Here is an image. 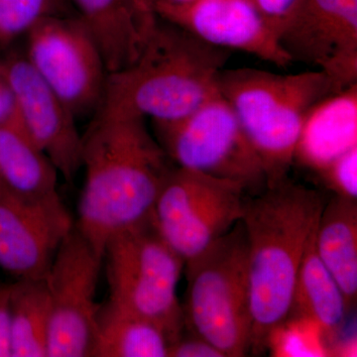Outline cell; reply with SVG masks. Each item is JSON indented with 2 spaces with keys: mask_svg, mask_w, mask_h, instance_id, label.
<instances>
[{
  "mask_svg": "<svg viewBox=\"0 0 357 357\" xmlns=\"http://www.w3.org/2000/svg\"><path fill=\"white\" fill-rule=\"evenodd\" d=\"M102 264V253L75 223L45 277L51 303L47 357H91Z\"/></svg>",
  "mask_w": 357,
  "mask_h": 357,
  "instance_id": "30bf717a",
  "label": "cell"
},
{
  "mask_svg": "<svg viewBox=\"0 0 357 357\" xmlns=\"http://www.w3.org/2000/svg\"><path fill=\"white\" fill-rule=\"evenodd\" d=\"M9 285L13 357H47L51 303L46 279Z\"/></svg>",
  "mask_w": 357,
  "mask_h": 357,
  "instance_id": "44dd1931",
  "label": "cell"
},
{
  "mask_svg": "<svg viewBox=\"0 0 357 357\" xmlns=\"http://www.w3.org/2000/svg\"><path fill=\"white\" fill-rule=\"evenodd\" d=\"M0 77L13 91L18 121L30 139L67 182H74L82 169L83 148L76 116L25 56L0 61Z\"/></svg>",
  "mask_w": 357,
  "mask_h": 357,
  "instance_id": "7c38bea8",
  "label": "cell"
},
{
  "mask_svg": "<svg viewBox=\"0 0 357 357\" xmlns=\"http://www.w3.org/2000/svg\"><path fill=\"white\" fill-rule=\"evenodd\" d=\"M17 115L15 98L8 84L0 77V124L10 121Z\"/></svg>",
  "mask_w": 357,
  "mask_h": 357,
  "instance_id": "83f0119b",
  "label": "cell"
},
{
  "mask_svg": "<svg viewBox=\"0 0 357 357\" xmlns=\"http://www.w3.org/2000/svg\"><path fill=\"white\" fill-rule=\"evenodd\" d=\"M145 119L102 103L82 135L86 178L75 223L102 256L115 234L151 222L157 197L175 167Z\"/></svg>",
  "mask_w": 357,
  "mask_h": 357,
  "instance_id": "6da1fadb",
  "label": "cell"
},
{
  "mask_svg": "<svg viewBox=\"0 0 357 357\" xmlns=\"http://www.w3.org/2000/svg\"><path fill=\"white\" fill-rule=\"evenodd\" d=\"M277 36L291 62L325 73L337 91L357 84V0H296Z\"/></svg>",
  "mask_w": 357,
  "mask_h": 357,
  "instance_id": "8fae6325",
  "label": "cell"
},
{
  "mask_svg": "<svg viewBox=\"0 0 357 357\" xmlns=\"http://www.w3.org/2000/svg\"><path fill=\"white\" fill-rule=\"evenodd\" d=\"M229 56V50L158 17L135 60L109 74L100 105L153 122L177 121L218 93Z\"/></svg>",
  "mask_w": 357,
  "mask_h": 357,
  "instance_id": "3957f363",
  "label": "cell"
},
{
  "mask_svg": "<svg viewBox=\"0 0 357 357\" xmlns=\"http://www.w3.org/2000/svg\"><path fill=\"white\" fill-rule=\"evenodd\" d=\"M169 347L165 333L151 321L109 300L98 307L91 357H168Z\"/></svg>",
  "mask_w": 357,
  "mask_h": 357,
  "instance_id": "ffe728a7",
  "label": "cell"
},
{
  "mask_svg": "<svg viewBox=\"0 0 357 357\" xmlns=\"http://www.w3.org/2000/svg\"><path fill=\"white\" fill-rule=\"evenodd\" d=\"M74 225L62 199L25 201L0 185V268L16 280L45 278Z\"/></svg>",
  "mask_w": 357,
  "mask_h": 357,
  "instance_id": "4fadbf2b",
  "label": "cell"
},
{
  "mask_svg": "<svg viewBox=\"0 0 357 357\" xmlns=\"http://www.w3.org/2000/svg\"><path fill=\"white\" fill-rule=\"evenodd\" d=\"M103 263L112 304L153 323L170 345L184 335L177 290L185 262L152 222L112 236L103 251Z\"/></svg>",
  "mask_w": 357,
  "mask_h": 357,
  "instance_id": "8992f818",
  "label": "cell"
},
{
  "mask_svg": "<svg viewBox=\"0 0 357 357\" xmlns=\"http://www.w3.org/2000/svg\"><path fill=\"white\" fill-rule=\"evenodd\" d=\"M356 202L333 196L324 206L316 229L319 258L344 294L349 310L357 297Z\"/></svg>",
  "mask_w": 357,
  "mask_h": 357,
  "instance_id": "e0dca14e",
  "label": "cell"
},
{
  "mask_svg": "<svg viewBox=\"0 0 357 357\" xmlns=\"http://www.w3.org/2000/svg\"><path fill=\"white\" fill-rule=\"evenodd\" d=\"M93 35L109 74L128 67L144 43L130 0H70Z\"/></svg>",
  "mask_w": 357,
  "mask_h": 357,
  "instance_id": "ac0fdd59",
  "label": "cell"
},
{
  "mask_svg": "<svg viewBox=\"0 0 357 357\" xmlns=\"http://www.w3.org/2000/svg\"><path fill=\"white\" fill-rule=\"evenodd\" d=\"M253 1L278 34L279 26L286 15L290 13L296 0H253Z\"/></svg>",
  "mask_w": 357,
  "mask_h": 357,
  "instance_id": "484cf974",
  "label": "cell"
},
{
  "mask_svg": "<svg viewBox=\"0 0 357 357\" xmlns=\"http://www.w3.org/2000/svg\"><path fill=\"white\" fill-rule=\"evenodd\" d=\"M0 357H13L9 284L0 285Z\"/></svg>",
  "mask_w": 357,
  "mask_h": 357,
  "instance_id": "d4e9b609",
  "label": "cell"
},
{
  "mask_svg": "<svg viewBox=\"0 0 357 357\" xmlns=\"http://www.w3.org/2000/svg\"><path fill=\"white\" fill-rule=\"evenodd\" d=\"M168 357H225L222 352L203 338L182 335L169 347Z\"/></svg>",
  "mask_w": 357,
  "mask_h": 357,
  "instance_id": "cb8c5ba5",
  "label": "cell"
},
{
  "mask_svg": "<svg viewBox=\"0 0 357 357\" xmlns=\"http://www.w3.org/2000/svg\"><path fill=\"white\" fill-rule=\"evenodd\" d=\"M56 167L25 132L16 115L0 124V183L30 202L61 199Z\"/></svg>",
  "mask_w": 357,
  "mask_h": 357,
  "instance_id": "2e32d148",
  "label": "cell"
},
{
  "mask_svg": "<svg viewBox=\"0 0 357 357\" xmlns=\"http://www.w3.org/2000/svg\"><path fill=\"white\" fill-rule=\"evenodd\" d=\"M70 14V0H0V51L45 18Z\"/></svg>",
  "mask_w": 357,
  "mask_h": 357,
  "instance_id": "7402d4cb",
  "label": "cell"
},
{
  "mask_svg": "<svg viewBox=\"0 0 357 357\" xmlns=\"http://www.w3.org/2000/svg\"><path fill=\"white\" fill-rule=\"evenodd\" d=\"M192 0H156L155 6H181L190 3Z\"/></svg>",
  "mask_w": 357,
  "mask_h": 357,
  "instance_id": "f1b7e54d",
  "label": "cell"
},
{
  "mask_svg": "<svg viewBox=\"0 0 357 357\" xmlns=\"http://www.w3.org/2000/svg\"><path fill=\"white\" fill-rule=\"evenodd\" d=\"M130 2L141 30L146 36L147 32L158 20V15L155 13L156 0H130Z\"/></svg>",
  "mask_w": 357,
  "mask_h": 357,
  "instance_id": "4316f807",
  "label": "cell"
},
{
  "mask_svg": "<svg viewBox=\"0 0 357 357\" xmlns=\"http://www.w3.org/2000/svg\"><path fill=\"white\" fill-rule=\"evenodd\" d=\"M0 185H1V184H0Z\"/></svg>",
  "mask_w": 357,
  "mask_h": 357,
  "instance_id": "f546056e",
  "label": "cell"
},
{
  "mask_svg": "<svg viewBox=\"0 0 357 357\" xmlns=\"http://www.w3.org/2000/svg\"><path fill=\"white\" fill-rule=\"evenodd\" d=\"M185 330L225 357L250 352L248 251L241 220L201 255L185 263Z\"/></svg>",
  "mask_w": 357,
  "mask_h": 357,
  "instance_id": "5b68a950",
  "label": "cell"
},
{
  "mask_svg": "<svg viewBox=\"0 0 357 357\" xmlns=\"http://www.w3.org/2000/svg\"><path fill=\"white\" fill-rule=\"evenodd\" d=\"M218 89L261 160L267 185L289 177L307 114L340 91L321 70L280 75L249 68L223 69Z\"/></svg>",
  "mask_w": 357,
  "mask_h": 357,
  "instance_id": "277c9868",
  "label": "cell"
},
{
  "mask_svg": "<svg viewBox=\"0 0 357 357\" xmlns=\"http://www.w3.org/2000/svg\"><path fill=\"white\" fill-rule=\"evenodd\" d=\"M347 311L344 294L319 258L314 229L301 262L289 317L314 321L330 342L342 328Z\"/></svg>",
  "mask_w": 357,
  "mask_h": 357,
  "instance_id": "d6986e66",
  "label": "cell"
},
{
  "mask_svg": "<svg viewBox=\"0 0 357 357\" xmlns=\"http://www.w3.org/2000/svg\"><path fill=\"white\" fill-rule=\"evenodd\" d=\"M325 204L318 191L289 177L244 199L250 352L256 356L290 316L301 262Z\"/></svg>",
  "mask_w": 357,
  "mask_h": 357,
  "instance_id": "7a4b0ae2",
  "label": "cell"
},
{
  "mask_svg": "<svg viewBox=\"0 0 357 357\" xmlns=\"http://www.w3.org/2000/svg\"><path fill=\"white\" fill-rule=\"evenodd\" d=\"M153 124L174 165L238 183L248 196L266 188L261 160L220 91L182 119Z\"/></svg>",
  "mask_w": 357,
  "mask_h": 357,
  "instance_id": "52a82bcc",
  "label": "cell"
},
{
  "mask_svg": "<svg viewBox=\"0 0 357 357\" xmlns=\"http://www.w3.org/2000/svg\"><path fill=\"white\" fill-rule=\"evenodd\" d=\"M357 146V84L326 96L307 114L294 162L318 173Z\"/></svg>",
  "mask_w": 357,
  "mask_h": 357,
  "instance_id": "9a60e30c",
  "label": "cell"
},
{
  "mask_svg": "<svg viewBox=\"0 0 357 357\" xmlns=\"http://www.w3.org/2000/svg\"><path fill=\"white\" fill-rule=\"evenodd\" d=\"M155 13L213 46L245 52L279 67L292 63L253 0H192L181 6H156Z\"/></svg>",
  "mask_w": 357,
  "mask_h": 357,
  "instance_id": "5bb4252c",
  "label": "cell"
},
{
  "mask_svg": "<svg viewBox=\"0 0 357 357\" xmlns=\"http://www.w3.org/2000/svg\"><path fill=\"white\" fill-rule=\"evenodd\" d=\"M26 36L28 62L76 119L95 114L109 72L83 20L72 14L50 16Z\"/></svg>",
  "mask_w": 357,
  "mask_h": 357,
  "instance_id": "9c48e42d",
  "label": "cell"
},
{
  "mask_svg": "<svg viewBox=\"0 0 357 357\" xmlns=\"http://www.w3.org/2000/svg\"><path fill=\"white\" fill-rule=\"evenodd\" d=\"M317 174L335 196L357 199V146L340 155Z\"/></svg>",
  "mask_w": 357,
  "mask_h": 357,
  "instance_id": "603a6c76",
  "label": "cell"
},
{
  "mask_svg": "<svg viewBox=\"0 0 357 357\" xmlns=\"http://www.w3.org/2000/svg\"><path fill=\"white\" fill-rule=\"evenodd\" d=\"M246 196L238 183L175 166L155 202L151 222L185 263L241 220Z\"/></svg>",
  "mask_w": 357,
  "mask_h": 357,
  "instance_id": "ba28073f",
  "label": "cell"
}]
</instances>
